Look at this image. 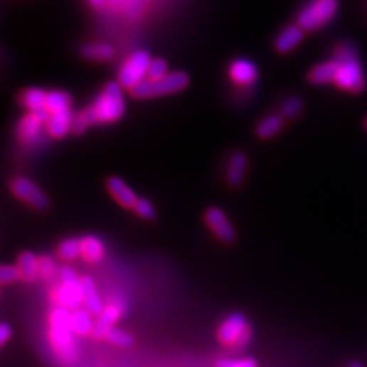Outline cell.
I'll return each instance as SVG.
<instances>
[{"label":"cell","mask_w":367,"mask_h":367,"mask_svg":"<svg viewBox=\"0 0 367 367\" xmlns=\"http://www.w3.org/2000/svg\"><path fill=\"white\" fill-rule=\"evenodd\" d=\"M73 312L55 307L49 314V343L56 356L65 365H73L78 359V346L74 340Z\"/></svg>","instance_id":"cell-1"},{"label":"cell","mask_w":367,"mask_h":367,"mask_svg":"<svg viewBox=\"0 0 367 367\" xmlns=\"http://www.w3.org/2000/svg\"><path fill=\"white\" fill-rule=\"evenodd\" d=\"M125 112V102L120 83H107L90 107L83 110L90 125L94 124H110L120 120Z\"/></svg>","instance_id":"cell-2"},{"label":"cell","mask_w":367,"mask_h":367,"mask_svg":"<svg viewBox=\"0 0 367 367\" xmlns=\"http://www.w3.org/2000/svg\"><path fill=\"white\" fill-rule=\"evenodd\" d=\"M335 60L339 63V73L335 79L337 87L353 92H362L366 82L355 49L350 46H337Z\"/></svg>","instance_id":"cell-3"},{"label":"cell","mask_w":367,"mask_h":367,"mask_svg":"<svg viewBox=\"0 0 367 367\" xmlns=\"http://www.w3.org/2000/svg\"><path fill=\"white\" fill-rule=\"evenodd\" d=\"M188 82H189L188 75L177 71V73H170L166 77L158 79V80L146 79L131 92L135 98H139V100L168 95V94L184 90L188 86Z\"/></svg>","instance_id":"cell-4"},{"label":"cell","mask_w":367,"mask_h":367,"mask_svg":"<svg viewBox=\"0 0 367 367\" xmlns=\"http://www.w3.org/2000/svg\"><path fill=\"white\" fill-rule=\"evenodd\" d=\"M216 335L222 344L234 350H241L249 344L252 331L244 314L233 313L219 325Z\"/></svg>","instance_id":"cell-5"},{"label":"cell","mask_w":367,"mask_h":367,"mask_svg":"<svg viewBox=\"0 0 367 367\" xmlns=\"http://www.w3.org/2000/svg\"><path fill=\"white\" fill-rule=\"evenodd\" d=\"M337 11V0H312L297 18L298 25L307 31H314L328 23Z\"/></svg>","instance_id":"cell-6"},{"label":"cell","mask_w":367,"mask_h":367,"mask_svg":"<svg viewBox=\"0 0 367 367\" xmlns=\"http://www.w3.org/2000/svg\"><path fill=\"white\" fill-rule=\"evenodd\" d=\"M151 56L146 50L134 52L122 64L119 73V83L124 89L134 90L143 80L147 79Z\"/></svg>","instance_id":"cell-7"},{"label":"cell","mask_w":367,"mask_h":367,"mask_svg":"<svg viewBox=\"0 0 367 367\" xmlns=\"http://www.w3.org/2000/svg\"><path fill=\"white\" fill-rule=\"evenodd\" d=\"M10 188L18 199L25 201L36 210L44 211L49 207V200L46 193L26 177H16L10 184Z\"/></svg>","instance_id":"cell-8"},{"label":"cell","mask_w":367,"mask_h":367,"mask_svg":"<svg viewBox=\"0 0 367 367\" xmlns=\"http://www.w3.org/2000/svg\"><path fill=\"white\" fill-rule=\"evenodd\" d=\"M83 283L82 279L60 282V286L53 292V299L59 307L75 312L83 305Z\"/></svg>","instance_id":"cell-9"},{"label":"cell","mask_w":367,"mask_h":367,"mask_svg":"<svg viewBox=\"0 0 367 367\" xmlns=\"http://www.w3.org/2000/svg\"><path fill=\"white\" fill-rule=\"evenodd\" d=\"M204 219H206V223L210 226V229L213 230L222 241L233 243L235 240V231L233 229L228 216L220 208L218 207L208 208L204 214Z\"/></svg>","instance_id":"cell-10"},{"label":"cell","mask_w":367,"mask_h":367,"mask_svg":"<svg viewBox=\"0 0 367 367\" xmlns=\"http://www.w3.org/2000/svg\"><path fill=\"white\" fill-rule=\"evenodd\" d=\"M231 80L240 86H250L259 77L257 67L248 59H237L233 61L229 68Z\"/></svg>","instance_id":"cell-11"},{"label":"cell","mask_w":367,"mask_h":367,"mask_svg":"<svg viewBox=\"0 0 367 367\" xmlns=\"http://www.w3.org/2000/svg\"><path fill=\"white\" fill-rule=\"evenodd\" d=\"M120 316H122L120 305L110 304L109 306H105V309L102 310V313L98 316L95 321L92 336L95 339H105L107 334L115 328L113 325L120 319Z\"/></svg>","instance_id":"cell-12"},{"label":"cell","mask_w":367,"mask_h":367,"mask_svg":"<svg viewBox=\"0 0 367 367\" xmlns=\"http://www.w3.org/2000/svg\"><path fill=\"white\" fill-rule=\"evenodd\" d=\"M46 124L37 119L36 115L28 113L18 125V137L25 144H36L43 137V127Z\"/></svg>","instance_id":"cell-13"},{"label":"cell","mask_w":367,"mask_h":367,"mask_svg":"<svg viewBox=\"0 0 367 367\" xmlns=\"http://www.w3.org/2000/svg\"><path fill=\"white\" fill-rule=\"evenodd\" d=\"M74 116L75 115H73L70 109L50 115L46 125V132L49 134V137L55 139L64 138L73 129Z\"/></svg>","instance_id":"cell-14"},{"label":"cell","mask_w":367,"mask_h":367,"mask_svg":"<svg viewBox=\"0 0 367 367\" xmlns=\"http://www.w3.org/2000/svg\"><path fill=\"white\" fill-rule=\"evenodd\" d=\"M107 191L110 195L117 200L122 207L125 208H134L139 198L137 193L122 181L120 177H110L107 180Z\"/></svg>","instance_id":"cell-15"},{"label":"cell","mask_w":367,"mask_h":367,"mask_svg":"<svg viewBox=\"0 0 367 367\" xmlns=\"http://www.w3.org/2000/svg\"><path fill=\"white\" fill-rule=\"evenodd\" d=\"M305 37L304 29L299 25H290L280 31L276 37L275 48L280 53H287L299 46Z\"/></svg>","instance_id":"cell-16"},{"label":"cell","mask_w":367,"mask_h":367,"mask_svg":"<svg viewBox=\"0 0 367 367\" xmlns=\"http://www.w3.org/2000/svg\"><path fill=\"white\" fill-rule=\"evenodd\" d=\"M82 283H83V305L85 309L89 310L92 316H100L102 313V310L105 309V306L102 304V299L97 291L95 283L90 276H83L82 277Z\"/></svg>","instance_id":"cell-17"},{"label":"cell","mask_w":367,"mask_h":367,"mask_svg":"<svg viewBox=\"0 0 367 367\" xmlns=\"http://www.w3.org/2000/svg\"><path fill=\"white\" fill-rule=\"evenodd\" d=\"M82 246V257L87 262H98L102 260L105 256V246L102 241L95 235H85L80 238Z\"/></svg>","instance_id":"cell-18"},{"label":"cell","mask_w":367,"mask_h":367,"mask_svg":"<svg viewBox=\"0 0 367 367\" xmlns=\"http://www.w3.org/2000/svg\"><path fill=\"white\" fill-rule=\"evenodd\" d=\"M339 73V63L336 60L325 61L313 67L309 73V80L314 85H325L335 82Z\"/></svg>","instance_id":"cell-19"},{"label":"cell","mask_w":367,"mask_h":367,"mask_svg":"<svg viewBox=\"0 0 367 367\" xmlns=\"http://www.w3.org/2000/svg\"><path fill=\"white\" fill-rule=\"evenodd\" d=\"M246 166H248V159L244 153L237 151L231 155L229 166H228V183L231 186H240L243 184Z\"/></svg>","instance_id":"cell-20"},{"label":"cell","mask_w":367,"mask_h":367,"mask_svg":"<svg viewBox=\"0 0 367 367\" xmlns=\"http://www.w3.org/2000/svg\"><path fill=\"white\" fill-rule=\"evenodd\" d=\"M38 260L33 252H22L16 261V267L21 271L22 279L26 282H33L38 277Z\"/></svg>","instance_id":"cell-21"},{"label":"cell","mask_w":367,"mask_h":367,"mask_svg":"<svg viewBox=\"0 0 367 367\" xmlns=\"http://www.w3.org/2000/svg\"><path fill=\"white\" fill-rule=\"evenodd\" d=\"M80 53L89 60L107 61L115 56V49L105 43H97L82 46Z\"/></svg>","instance_id":"cell-22"},{"label":"cell","mask_w":367,"mask_h":367,"mask_svg":"<svg viewBox=\"0 0 367 367\" xmlns=\"http://www.w3.org/2000/svg\"><path fill=\"white\" fill-rule=\"evenodd\" d=\"M92 314L86 309H78L73 312V328L78 336H87L94 331Z\"/></svg>","instance_id":"cell-23"},{"label":"cell","mask_w":367,"mask_h":367,"mask_svg":"<svg viewBox=\"0 0 367 367\" xmlns=\"http://www.w3.org/2000/svg\"><path fill=\"white\" fill-rule=\"evenodd\" d=\"M283 127H284V122L282 116L270 115L259 122L256 132L261 139H271L277 135V132H280Z\"/></svg>","instance_id":"cell-24"},{"label":"cell","mask_w":367,"mask_h":367,"mask_svg":"<svg viewBox=\"0 0 367 367\" xmlns=\"http://www.w3.org/2000/svg\"><path fill=\"white\" fill-rule=\"evenodd\" d=\"M71 95L68 92L60 90H52L46 92V109L50 113H59L63 110L70 109Z\"/></svg>","instance_id":"cell-25"},{"label":"cell","mask_w":367,"mask_h":367,"mask_svg":"<svg viewBox=\"0 0 367 367\" xmlns=\"http://www.w3.org/2000/svg\"><path fill=\"white\" fill-rule=\"evenodd\" d=\"M46 92L43 89H37V87H31L21 95V102L22 105L29 109L31 112L40 110L43 107H46Z\"/></svg>","instance_id":"cell-26"},{"label":"cell","mask_w":367,"mask_h":367,"mask_svg":"<svg viewBox=\"0 0 367 367\" xmlns=\"http://www.w3.org/2000/svg\"><path fill=\"white\" fill-rule=\"evenodd\" d=\"M80 255H82L80 238H77V237L65 238L58 246V256L60 257L61 260H75Z\"/></svg>","instance_id":"cell-27"},{"label":"cell","mask_w":367,"mask_h":367,"mask_svg":"<svg viewBox=\"0 0 367 367\" xmlns=\"http://www.w3.org/2000/svg\"><path fill=\"white\" fill-rule=\"evenodd\" d=\"M105 340H107L109 343H112L116 347H120V349H129L134 344V337L131 336L129 334H127L125 331L117 329V328H113L107 334Z\"/></svg>","instance_id":"cell-28"},{"label":"cell","mask_w":367,"mask_h":367,"mask_svg":"<svg viewBox=\"0 0 367 367\" xmlns=\"http://www.w3.org/2000/svg\"><path fill=\"white\" fill-rule=\"evenodd\" d=\"M302 109H304V102L297 97H291L282 105L280 110H282L283 117L294 119L302 112Z\"/></svg>","instance_id":"cell-29"},{"label":"cell","mask_w":367,"mask_h":367,"mask_svg":"<svg viewBox=\"0 0 367 367\" xmlns=\"http://www.w3.org/2000/svg\"><path fill=\"white\" fill-rule=\"evenodd\" d=\"M22 277L21 271L16 265H1L0 268V283L1 286H7L11 283H16V280H19Z\"/></svg>","instance_id":"cell-30"},{"label":"cell","mask_w":367,"mask_h":367,"mask_svg":"<svg viewBox=\"0 0 367 367\" xmlns=\"http://www.w3.org/2000/svg\"><path fill=\"white\" fill-rule=\"evenodd\" d=\"M168 74V63L166 61L161 59V58H156V59L151 60L147 79L158 80V79L166 77Z\"/></svg>","instance_id":"cell-31"},{"label":"cell","mask_w":367,"mask_h":367,"mask_svg":"<svg viewBox=\"0 0 367 367\" xmlns=\"http://www.w3.org/2000/svg\"><path fill=\"white\" fill-rule=\"evenodd\" d=\"M147 3H149V0H129L127 3V6L124 7V14L131 19L139 18Z\"/></svg>","instance_id":"cell-32"},{"label":"cell","mask_w":367,"mask_h":367,"mask_svg":"<svg viewBox=\"0 0 367 367\" xmlns=\"http://www.w3.org/2000/svg\"><path fill=\"white\" fill-rule=\"evenodd\" d=\"M135 213L143 219H154L155 218V208L153 204L147 199H139L134 207Z\"/></svg>","instance_id":"cell-33"},{"label":"cell","mask_w":367,"mask_h":367,"mask_svg":"<svg viewBox=\"0 0 367 367\" xmlns=\"http://www.w3.org/2000/svg\"><path fill=\"white\" fill-rule=\"evenodd\" d=\"M56 271V265H55V260L49 256H43L38 260V275L44 279H49L52 277Z\"/></svg>","instance_id":"cell-34"},{"label":"cell","mask_w":367,"mask_h":367,"mask_svg":"<svg viewBox=\"0 0 367 367\" xmlns=\"http://www.w3.org/2000/svg\"><path fill=\"white\" fill-rule=\"evenodd\" d=\"M216 367H257L255 359L244 358V359H219L216 362Z\"/></svg>","instance_id":"cell-35"},{"label":"cell","mask_w":367,"mask_h":367,"mask_svg":"<svg viewBox=\"0 0 367 367\" xmlns=\"http://www.w3.org/2000/svg\"><path fill=\"white\" fill-rule=\"evenodd\" d=\"M90 124L87 122V119H86V116H85V113L83 112H80V113H78L74 116V122H73V132L75 134V135H82L86 129H87V127H89Z\"/></svg>","instance_id":"cell-36"},{"label":"cell","mask_w":367,"mask_h":367,"mask_svg":"<svg viewBox=\"0 0 367 367\" xmlns=\"http://www.w3.org/2000/svg\"><path fill=\"white\" fill-rule=\"evenodd\" d=\"M11 335H13L11 326L7 322H1V325H0V343L6 344Z\"/></svg>","instance_id":"cell-37"},{"label":"cell","mask_w":367,"mask_h":367,"mask_svg":"<svg viewBox=\"0 0 367 367\" xmlns=\"http://www.w3.org/2000/svg\"><path fill=\"white\" fill-rule=\"evenodd\" d=\"M129 0H109L107 6L113 10V11H117V10H124V7L127 6Z\"/></svg>","instance_id":"cell-38"},{"label":"cell","mask_w":367,"mask_h":367,"mask_svg":"<svg viewBox=\"0 0 367 367\" xmlns=\"http://www.w3.org/2000/svg\"><path fill=\"white\" fill-rule=\"evenodd\" d=\"M89 3L92 4L94 9H104L105 6H107L109 0H89Z\"/></svg>","instance_id":"cell-39"},{"label":"cell","mask_w":367,"mask_h":367,"mask_svg":"<svg viewBox=\"0 0 367 367\" xmlns=\"http://www.w3.org/2000/svg\"><path fill=\"white\" fill-rule=\"evenodd\" d=\"M349 367H363V365L359 363V362H352L351 365Z\"/></svg>","instance_id":"cell-40"},{"label":"cell","mask_w":367,"mask_h":367,"mask_svg":"<svg viewBox=\"0 0 367 367\" xmlns=\"http://www.w3.org/2000/svg\"><path fill=\"white\" fill-rule=\"evenodd\" d=\"M366 128H367V120H366Z\"/></svg>","instance_id":"cell-41"}]
</instances>
